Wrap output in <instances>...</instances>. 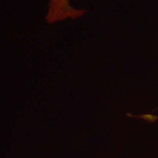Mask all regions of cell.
I'll use <instances>...</instances> for the list:
<instances>
[{"mask_svg": "<svg viewBox=\"0 0 158 158\" xmlns=\"http://www.w3.org/2000/svg\"><path fill=\"white\" fill-rule=\"evenodd\" d=\"M48 11L47 14V22L53 24L66 19H77L84 16L86 10L76 9L69 4V0H48Z\"/></svg>", "mask_w": 158, "mask_h": 158, "instance_id": "cell-1", "label": "cell"}, {"mask_svg": "<svg viewBox=\"0 0 158 158\" xmlns=\"http://www.w3.org/2000/svg\"><path fill=\"white\" fill-rule=\"evenodd\" d=\"M155 119H158V117H156V116H154V117H153V120H155Z\"/></svg>", "mask_w": 158, "mask_h": 158, "instance_id": "cell-2", "label": "cell"}]
</instances>
